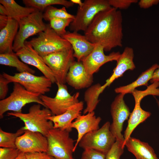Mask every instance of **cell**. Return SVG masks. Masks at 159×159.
I'll return each instance as SVG.
<instances>
[{"label": "cell", "mask_w": 159, "mask_h": 159, "mask_svg": "<svg viewBox=\"0 0 159 159\" xmlns=\"http://www.w3.org/2000/svg\"><path fill=\"white\" fill-rule=\"evenodd\" d=\"M122 16L114 7L99 12L84 32L91 42L102 45L105 51L122 46Z\"/></svg>", "instance_id": "6da1fadb"}, {"label": "cell", "mask_w": 159, "mask_h": 159, "mask_svg": "<svg viewBox=\"0 0 159 159\" xmlns=\"http://www.w3.org/2000/svg\"><path fill=\"white\" fill-rule=\"evenodd\" d=\"M41 107L39 104H34L30 107L27 113L12 112L7 114L22 120L24 125L22 128L24 130L39 132L46 137L49 130L53 128V122L47 118L53 115L47 108Z\"/></svg>", "instance_id": "7a4b0ae2"}, {"label": "cell", "mask_w": 159, "mask_h": 159, "mask_svg": "<svg viewBox=\"0 0 159 159\" xmlns=\"http://www.w3.org/2000/svg\"><path fill=\"white\" fill-rule=\"evenodd\" d=\"M40 95L27 90L20 84L14 83L13 91L8 97L0 101V118L8 111L22 112V109L26 104L35 102L46 107L40 98Z\"/></svg>", "instance_id": "3957f363"}, {"label": "cell", "mask_w": 159, "mask_h": 159, "mask_svg": "<svg viewBox=\"0 0 159 159\" xmlns=\"http://www.w3.org/2000/svg\"><path fill=\"white\" fill-rule=\"evenodd\" d=\"M70 132L66 130L54 128L49 131L46 136L48 142L47 153L55 159H74V140Z\"/></svg>", "instance_id": "277c9868"}, {"label": "cell", "mask_w": 159, "mask_h": 159, "mask_svg": "<svg viewBox=\"0 0 159 159\" xmlns=\"http://www.w3.org/2000/svg\"><path fill=\"white\" fill-rule=\"evenodd\" d=\"M38 34L37 37L29 42L42 57L72 47L69 42L57 34L49 24H47L46 29Z\"/></svg>", "instance_id": "5b68a950"}, {"label": "cell", "mask_w": 159, "mask_h": 159, "mask_svg": "<svg viewBox=\"0 0 159 159\" xmlns=\"http://www.w3.org/2000/svg\"><path fill=\"white\" fill-rule=\"evenodd\" d=\"M111 7L108 0H85L83 6L78 7L74 18L69 25L70 31L85 32L99 12Z\"/></svg>", "instance_id": "8992f818"}, {"label": "cell", "mask_w": 159, "mask_h": 159, "mask_svg": "<svg viewBox=\"0 0 159 159\" xmlns=\"http://www.w3.org/2000/svg\"><path fill=\"white\" fill-rule=\"evenodd\" d=\"M110 126V122H106L100 128L86 134L78 145L84 150L93 149L106 154L116 141Z\"/></svg>", "instance_id": "52a82bcc"}, {"label": "cell", "mask_w": 159, "mask_h": 159, "mask_svg": "<svg viewBox=\"0 0 159 159\" xmlns=\"http://www.w3.org/2000/svg\"><path fill=\"white\" fill-rule=\"evenodd\" d=\"M43 13L42 11H37L18 22L19 28L13 46L14 52L24 46L26 40L29 37L46 29L47 24L43 21Z\"/></svg>", "instance_id": "ba28073f"}, {"label": "cell", "mask_w": 159, "mask_h": 159, "mask_svg": "<svg viewBox=\"0 0 159 159\" xmlns=\"http://www.w3.org/2000/svg\"><path fill=\"white\" fill-rule=\"evenodd\" d=\"M46 64L52 72L56 83L65 84L69 69L75 61L72 47L42 57Z\"/></svg>", "instance_id": "9c48e42d"}, {"label": "cell", "mask_w": 159, "mask_h": 159, "mask_svg": "<svg viewBox=\"0 0 159 159\" xmlns=\"http://www.w3.org/2000/svg\"><path fill=\"white\" fill-rule=\"evenodd\" d=\"M56 83L58 90L55 97H52L44 95L40 96L46 107L50 110L54 115L63 113L71 106L79 101V92L71 95L69 92L65 84Z\"/></svg>", "instance_id": "30bf717a"}, {"label": "cell", "mask_w": 159, "mask_h": 159, "mask_svg": "<svg viewBox=\"0 0 159 159\" xmlns=\"http://www.w3.org/2000/svg\"><path fill=\"white\" fill-rule=\"evenodd\" d=\"M10 83L20 84L28 91L41 95L50 91L51 81L44 76H37L28 72H18L11 75L5 72L2 74Z\"/></svg>", "instance_id": "8fae6325"}, {"label": "cell", "mask_w": 159, "mask_h": 159, "mask_svg": "<svg viewBox=\"0 0 159 159\" xmlns=\"http://www.w3.org/2000/svg\"><path fill=\"white\" fill-rule=\"evenodd\" d=\"M125 95L119 93L115 97L111 104L110 110L112 119L110 130L116 140L122 143L123 145L124 139L122 132L123 123L128 119L131 113L124 100Z\"/></svg>", "instance_id": "7c38bea8"}, {"label": "cell", "mask_w": 159, "mask_h": 159, "mask_svg": "<svg viewBox=\"0 0 159 159\" xmlns=\"http://www.w3.org/2000/svg\"><path fill=\"white\" fill-rule=\"evenodd\" d=\"M16 145L21 152L25 153L47 152L48 142L47 137L42 133L26 130L17 138Z\"/></svg>", "instance_id": "4fadbf2b"}, {"label": "cell", "mask_w": 159, "mask_h": 159, "mask_svg": "<svg viewBox=\"0 0 159 159\" xmlns=\"http://www.w3.org/2000/svg\"><path fill=\"white\" fill-rule=\"evenodd\" d=\"M15 53L22 62L35 67L52 83H56L52 72L45 63L42 57L33 48L29 41H26L24 46Z\"/></svg>", "instance_id": "5bb4252c"}, {"label": "cell", "mask_w": 159, "mask_h": 159, "mask_svg": "<svg viewBox=\"0 0 159 159\" xmlns=\"http://www.w3.org/2000/svg\"><path fill=\"white\" fill-rule=\"evenodd\" d=\"M104 51L102 45L97 44L91 53L82 60L81 62L86 70L90 74L93 75L102 66L108 62L117 61L121 54L119 52H112L106 55Z\"/></svg>", "instance_id": "9a60e30c"}, {"label": "cell", "mask_w": 159, "mask_h": 159, "mask_svg": "<svg viewBox=\"0 0 159 159\" xmlns=\"http://www.w3.org/2000/svg\"><path fill=\"white\" fill-rule=\"evenodd\" d=\"M134 57L133 49L129 47H125L117 61L116 66L112 75L98 91L99 96L106 87L109 86L116 79L122 76L126 71L133 70L135 68V66L133 61Z\"/></svg>", "instance_id": "2e32d148"}, {"label": "cell", "mask_w": 159, "mask_h": 159, "mask_svg": "<svg viewBox=\"0 0 159 159\" xmlns=\"http://www.w3.org/2000/svg\"><path fill=\"white\" fill-rule=\"evenodd\" d=\"M93 75L89 74L81 62L74 61L66 77V83L76 90L88 88L93 81Z\"/></svg>", "instance_id": "e0dca14e"}, {"label": "cell", "mask_w": 159, "mask_h": 159, "mask_svg": "<svg viewBox=\"0 0 159 159\" xmlns=\"http://www.w3.org/2000/svg\"><path fill=\"white\" fill-rule=\"evenodd\" d=\"M62 37L71 44L74 51V57L79 62H81L90 54L96 44L89 41L85 35L77 32H67Z\"/></svg>", "instance_id": "ac0fdd59"}, {"label": "cell", "mask_w": 159, "mask_h": 159, "mask_svg": "<svg viewBox=\"0 0 159 159\" xmlns=\"http://www.w3.org/2000/svg\"><path fill=\"white\" fill-rule=\"evenodd\" d=\"M100 117H96L94 111L80 115L72 122L70 127L75 128L77 132V137L75 144V151L79 143L86 134L98 129L101 120Z\"/></svg>", "instance_id": "d6986e66"}, {"label": "cell", "mask_w": 159, "mask_h": 159, "mask_svg": "<svg viewBox=\"0 0 159 159\" xmlns=\"http://www.w3.org/2000/svg\"><path fill=\"white\" fill-rule=\"evenodd\" d=\"M84 103L80 101L71 106L65 112L58 115H52L47 118L53 124V128H59L70 132V125L74 120L81 115Z\"/></svg>", "instance_id": "ffe728a7"}, {"label": "cell", "mask_w": 159, "mask_h": 159, "mask_svg": "<svg viewBox=\"0 0 159 159\" xmlns=\"http://www.w3.org/2000/svg\"><path fill=\"white\" fill-rule=\"evenodd\" d=\"M19 26L18 21L9 18L7 25L0 31V54L14 52L13 44Z\"/></svg>", "instance_id": "44dd1931"}, {"label": "cell", "mask_w": 159, "mask_h": 159, "mask_svg": "<svg viewBox=\"0 0 159 159\" xmlns=\"http://www.w3.org/2000/svg\"><path fill=\"white\" fill-rule=\"evenodd\" d=\"M125 146L136 159H159L151 146L139 139L130 137L125 142Z\"/></svg>", "instance_id": "7402d4cb"}, {"label": "cell", "mask_w": 159, "mask_h": 159, "mask_svg": "<svg viewBox=\"0 0 159 159\" xmlns=\"http://www.w3.org/2000/svg\"><path fill=\"white\" fill-rule=\"evenodd\" d=\"M150 112L143 110L141 107L140 103H135V106L132 112L130 113L128 121L127 127L124 132L123 137L124 141L123 146L135 128L140 123L145 121L151 115Z\"/></svg>", "instance_id": "603a6c76"}, {"label": "cell", "mask_w": 159, "mask_h": 159, "mask_svg": "<svg viewBox=\"0 0 159 159\" xmlns=\"http://www.w3.org/2000/svg\"><path fill=\"white\" fill-rule=\"evenodd\" d=\"M0 3L6 9L8 18L18 22L21 19L38 10L32 7L22 6L14 0H0Z\"/></svg>", "instance_id": "cb8c5ba5"}, {"label": "cell", "mask_w": 159, "mask_h": 159, "mask_svg": "<svg viewBox=\"0 0 159 159\" xmlns=\"http://www.w3.org/2000/svg\"><path fill=\"white\" fill-rule=\"evenodd\" d=\"M159 66V65L157 64H153L148 69L143 72L134 82L126 85L115 88V92L125 95L132 93L138 87L142 85L147 86L148 82L150 80L152 77L153 72Z\"/></svg>", "instance_id": "d4e9b609"}, {"label": "cell", "mask_w": 159, "mask_h": 159, "mask_svg": "<svg viewBox=\"0 0 159 159\" xmlns=\"http://www.w3.org/2000/svg\"><path fill=\"white\" fill-rule=\"evenodd\" d=\"M0 64L16 68L19 72H28L34 74L35 71L20 60L15 52L0 54Z\"/></svg>", "instance_id": "484cf974"}, {"label": "cell", "mask_w": 159, "mask_h": 159, "mask_svg": "<svg viewBox=\"0 0 159 159\" xmlns=\"http://www.w3.org/2000/svg\"><path fill=\"white\" fill-rule=\"evenodd\" d=\"M22 2L26 6L35 8L42 12L48 7L53 5H62L67 8L74 5L70 0H23Z\"/></svg>", "instance_id": "4316f807"}, {"label": "cell", "mask_w": 159, "mask_h": 159, "mask_svg": "<svg viewBox=\"0 0 159 159\" xmlns=\"http://www.w3.org/2000/svg\"><path fill=\"white\" fill-rule=\"evenodd\" d=\"M102 85L97 83L91 85L86 90L84 93V99L86 107L83 110L85 114L94 111L99 101L97 91Z\"/></svg>", "instance_id": "83f0119b"}, {"label": "cell", "mask_w": 159, "mask_h": 159, "mask_svg": "<svg viewBox=\"0 0 159 159\" xmlns=\"http://www.w3.org/2000/svg\"><path fill=\"white\" fill-rule=\"evenodd\" d=\"M25 130L21 127L15 133L5 132L0 128V147L1 148H16V142L17 138L22 135Z\"/></svg>", "instance_id": "f1b7e54d"}, {"label": "cell", "mask_w": 159, "mask_h": 159, "mask_svg": "<svg viewBox=\"0 0 159 159\" xmlns=\"http://www.w3.org/2000/svg\"><path fill=\"white\" fill-rule=\"evenodd\" d=\"M66 7L63 6L61 8H58L52 6L47 7L43 13V19L49 21L54 18H74L75 15L72 14L67 11Z\"/></svg>", "instance_id": "f546056e"}, {"label": "cell", "mask_w": 159, "mask_h": 159, "mask_svg": "<svg viewBox=\"0 0 159 159\" xmlns=\"http://www.w3.org/2000/svg\"><path fill=\"white\" fill-rule=\"evenodd\" d=\"M159 82H154L147 87V89L144 91L138 90L136 89L132 92L135 101V103H140L142 100L146 96L152 95L159 96Z\"/></svg>", "instance_id": "4dcf8cb0"}, {"label": "cell", "mask_w": 159, "mask_h": 159, "mask_svg": "<svg viewBox=\"0 0 159 159\" xmlns=\"http://www.w3.org/2000/svg\"><path fill=\"white\" fill-rule=\"evenodd\" d=\"M73 20L72 19H52L49 21V25L57 34L62 37L67 32L66 27L69 26Z\"/></svg>", "instance_id": "1f68e13d"}, {"label": "cell", "mask_w": 159, "mask_h": 159, "mask_svg": "<svg viewBox=\"0 0 159 159\" xmlns=\"http://www.w3.org/2000/svg\"><path fill=\"white\" fill-rule=\"evenodd\" d=\"M123 144L116 140L112 147L105 154V159H120L124 152Z\"/></svg>", "instance_id": "d6a6232c"}, {"label": "cell", "mask_w": 159, "mask_h": 159, "mask_svg": "<svg viewBox=\"0 0 159 159\" xmlns=\"http://www.w3.org/2000/svg\"><path fill=\"white\" fill-rule=\"evenodd\" d=\"M21 152L17 148H0V159H16Z\"/></svg>", "instance_id": "836d02e7"}, {"label": "cell", "mask_w": 159, "mask_h": 159, "mask_svg": "<svg viewBox=\"0 0 159 159\" xmlns=\"http://www.w3.org/2000/svg\"><path fill=\"white\" fill-rule=\"evenodd\" d=\"M110 5L117 9H128L132 4L138 2L137 0H108Z\"/></svg>", "instance_id": "e575fe53"}, {"label": "cell", "mask_w": 159, "mask_h": 159, "mask_svg": "<svg viewBox=\"0 0 159 159\" xmlns=\"http://www.w3.org/2000/svg\"><path fill=\"white\" fill-rule=\"evenodd\" d=\"M105 154L92 149L84 150L81 158V159H105Z\"/></svg>", "instance_id": "d590c367"}, {"label": "cell", "mask_w": 159, "mask_h": 159, "mask_svg": "<svg viewBox=\"0 0 159 159\" xmlns=\"http://www.w3.org/2000/svg\"><path fill=\"white\" fill-rule=\"evenodd\" d=\"M9 83L8 81L4 77L2 74L0 75V99H4L9 90L8 85Z\"/></svg>", "instance_id": "8d00e7d4"}, {"label": "cell", "mask_w": 159, "mask_h": 159, "mask_svg": "<svg viewBox=\"0 0 159 159\" xmlns=\"http://www.w3.org/2000/svg\"><path fill=\"white\" fill-rule=\"evenodd\" d=\"M25 154L26 159H55L47 152L27 153Z\"/></svg>", "instance_id": "74e56055"}, {"label": "cell", "mask_w": 159, "mask_h": 159, "mask_svg": "<svg viewBox=\"0 0 159 159\" xmlns=\"http://www.w3.org/2000/svg\"><path fill=\"white\" fill-rule=\"evenodd\" d=\"M159 3V0H140L138 2V4L141 8L146 9Z\"/></svg>", "instance_id": "f35d334b"}, {"label": "cell", "mask_w": 159, "mask_h": 159, "mask_svg": "<svg viewBox=\"0 0 159 159\" xmlns=\"http://www.w3.org/2000/svg\"><path fill=\"white\" fill-rule=\"evenodd\" d=\"M9 18L7 16L0 15V30L4 28L7 25Z\"/></svg>", "instance_id": "ab89813d"}, {"label": "cell", "mask_w": 159, "mask_h": 159, "mask_svg": "<svg viewBox=\"0 0 159 159\" xmlns=\"http://www.w3.org/2000/svg\"><path fill=\"white\" fill-rule=\"evenodd\" d=\"M150 81L151 83L159 82V66L153 72L152 77Z\"/></svg>", "instance_id": "60d3db41"}, {"label": "cell", "mask_w": 159, "mask_h": 159, "mask_svg": "<svg viewBox=\"0 0 159 159\" xmlns=\"http://www.w3.org/2000/svg\"><path fill=\"white\" fill-rule=\"evenodd\" d=\"M0 15L8 16V12L5 6L0 4Z\"/></svg>", "instance_id": "b9f144b4"}, {"label": "cell", "mask_w": 159, "mask_h": 159, "mask_svg": "<svg viewBox=\"0 0 159 159\" xmlns=\"http://www.w3.org/2000/svg\"><path fill=\"white\" fill-rule=\"evenodd\" d=\"M70 1L74 4H77L79 7H81L83 4V2L81 0H70Z\"/></svg>", "instance_id": "7bdbcfd3"}, {"label": "cell", "mask_w": 159, "mask_h": 159, "mask_svg": "<svg viewBox=\"0 0 159 159\" xmlns=\"http://www.w3.org/2000/svg\"><path fill=\"white\" fill-rule=\"evenodd\" d=\"M16 159H26L25 153L21 152Z\"/></svg>", "instance_id": "ee69618b"}, {"label": "cell", "mask_w": 159, "mask_h": 159, "mask_svg": "<svg viewBox=\"0 0 159 159\" xmlns=\"http://www.w3.org/2000/svg\"><path fill=\"white\" fill-rule=\"evenodd\" d=\"M159 110V100L156 98H155Z\"/></svg>", "instance_id": "f6af8a7d"}]
</instances>
